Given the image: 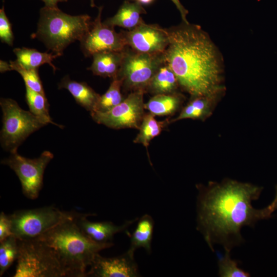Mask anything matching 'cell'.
<instances>
[{
  "instance_id": "8992f818",
  "label": "cell",
  "mask_w": 277,
  "mask_h": 277,
  "mask_svg": "<svg viewBox=\"0 0 277 277\" xmlns=\"http://www.w3.org/2000/svg\"><path fill=\"white\" fill-rule=\"evenodd\" d=\"M84 213L61 210L53 206L16 210L9 214L13 235L18 239H35L58 224Z\"/></svg>"
},
{
  "instance_id": "e575fe53",
  "label": "cell",
  "mask_w": 277,
  "mask_h": 277,
  "mask_svg": "<svg viewBox=\"0 0 277 277\" xmlns=\"http://www.w3.org/2000/svg\"><path fill=\"white\" fill-rule=\"evenodd\" d=\"M142 5H148L152 3L154 0H136Z\"/></svg>"
},
{
  "instance_id": "6da1fadb",
  "label": "cell",
  "mask_w": 277,
  "mask_h": 277,
  "mask_svg": "<svg viewBox=\"0 0 277 277\" xmlns=\"http://www.w3.org/2000/svg\"><path fill=\"white\" fill-rule=\"evenodd\" d=\"M197 188V229L212 251L215 244L231 251L243 242L244 226H253L272 214L268 206L260 209L252 206L263 189L258 186L226 180Z\"/></svg>"
},
{
  "instance_id": "cb8c5ba5",
  "label": "cell",
  "mask_w": 277,
  "mask_h": 277,
  "mask_svg": "<svg viewBox=\"0 0 277 277\" xmlns=\"http://www.w3.org/2000/svg\"><path fill=\"white\" fill-rule=\"evenodd\" d=\"M26 100L29 111L46 125L52 124L60 128L63 127L52 121L49 113V105L45 95L26 87Z\"/></svg>"
},
{
  "instance_id": "5b68a950",
  "label": "cell",
  "mask_w": 277,
  "mask_h": 277,
  "mask_svg": "<svg viewBox=\"0 0 277 277\" xmlns=\"http://www.w3.org/2000/svg\"><path fill=\"white\" fill-rule=\"evenodd\" d=\"M14 277H65L59 261L48 245L38 239H18Z\"/></svg>"
},
{
  "instance_id": "4dcf8cb0",
  "label": "cell",
  "mask_w": 277,
  "mask_h": 277,
  "mask_svg": "<svg viewBox=\"0 0 277 277\" xmlns=\"http://www.w3.org/2000/svg\"><path fill=\"white\" fill-rule=\"evenodd\" d=\"M175 5L176 8L180 13L181 17L183 22L188 23L187 19V15L188 13V10L185 8L183 5L181 3L180 0H170Z\"/></svg>"
},
{
  "instance_id": "e0dca14e",
  "label": "cell",
  "mask_w": 277,
  "mask_h": 277,
  "mask_svg": "<svg viewBox=\"0 0 277 277\" xmlns=\"http://www.w3.org/2000/svg\"><path fill=\"white\" fill-rule=\"evenodd\" d=\"M146 13L145 9L137 1L130 2L125 1L115 15L103 22L112 27L118 26L130 30L143 21L141 15Z\"/></svg>"
},
{
  "instance_id": "7402d4cb",
  "label": "cell",
  "mask_w": 277,
  "mask_h": 277,
  "mask_svg": "<svg viewBox=\"0 0 277 277\" xmlns=\"http://www.w3.org/2000/svg\"><path fill=\"white\" fill-rule=\"evenodd\" d=\"M13 52L16 56V61L23 66L28 69H38L44 64L49 65L55 71L56 67L53 61L60 56L52 52H42L34 49L26 47L16 48Z\"/></svg>"
},
{
  "instance_id": "4fadbf2b",
  "label": "cell",
  "mask_w": 277,
  "mask_h": 277,
  "mask_svg": "<svg viewBox=\"0 0 277 277\" xmlns=\"http://www.w3.org/2000/svg\"><path fill=\"white\" fill-rule=\"evenodd\" d=\"M86 276L136 277L139 276L134 255L128 251L113 258H105L97 253L93 260Z\"/></svg>"
},
{
  "instance_id": "603a6c76",
  "label": "cell",
  "mask_w": 277,
  "mask_h": 277,
  "mask_svg": "<svg viewBox=\"0 0 277 277\" xmlns=\"http://www.w3.org/2000/svg\"><path fill=\"white\" fill-rule=\"evenodd\" d=\"M169 123L170 121L168 119L159 121L152 113H145L138 129L139 132L133 142L143 145L147 150L151 141L160 135Z\"/></svg>"
},
{
  "instance_id": "d6986e66",
  "label": "cell",
  "mask_w": 277,
  "mask_h": 277,
  "mask_svg": "<svg viewBox=\"0 0 277 277\" xmlns=\"http://www.w3.org/2000/svg\"><path fill=\"white\" fill-rule=\"evenodd\" d=\"M183 99L177 92L154 95L144 104V108L155 116H170L179 109Z\"/></svg>"
},
{
  "instance_id": "d4e9b609",
  "label": "cell",
  "mask_w": 277,
  "mask_h": 277,
  "mask_svg": "<svg viewBox=\"0 0 277 277\" xmlns=\"http://www.w3.org/2000/svg\"><path fill=\"white\" fill-rule=\"evenodd\" d=\"M122 85L121 79L118 77L113 78L106 92L100 96L93 111L106 112L120 104L125 98L121 92Z\"/></svg>"
},
{
  "instance_id": "2e32d148",
  "label": "cell",
  "mask_w": 277,
  "mask_h": 277,
  "mask_svg": "<svg viewBox=\"0 0 277 277\" xmlns=\"http://www.w3.org/2000/svg\"><path fill=\"white\" fill-rule=\"evenodd\" d=\"M222 92L191 97L190 101L182 109L179 115L170 120V123L188 118L204 120L212 113L213 106Z\"/></svg>"
},
{
  "instance_id": "4316f807",
  "label": "cell",
  "mask_w": 277,
  "mask_h": 277,
  "mask_svg": "<svg viewBox=\"0 0 277 277\" xmlns=\"http://www.w3.org/2000/svg\"><path fill=\"white\" fill-rule=\"evenodd\" d=\"M11 70L17 71L24 80L26 87L30 89L45 95L44 88L40 79L38 69H28L24 67L16 60L9 62Z\"/></svg>"
},
{
  "instance_id": "5bb4252c",
  "label": "cell",
  "mask_w": 277,
  "mask_h": 277,
  "mask_svg": "<svg viewBox=\"0 0 277 277\" xmlns=\"http://www.w3.org/2000/svg\"><path fill=\"white\" fill-rule=\"evenodd\" d=\"M94 214H84L78 217L76 222L82 232L92 240L99 243L111 242L113 236L126 230L127 228L138 219L126 221L124 224L117 226L111 222H93L87 217Z\"/></svg>"
},
{
  "instance_id": "ffe728a7",
  "label": "cell",
  "mask_w": 277,
  "mask_h": 277,
  "mask_svg": "<svg viewBox=\"0 0 277 277\" xmlns=\"http://www.w3.org/2000/svg\"><path fill=\"white\" fill-rule=\"evenodd\" d=\"M179 86L175 74L165 63L151 79L146 92H149L153 95L172 94L176 92Z\"/></svg>"
},
{
  "instance_id": "d6a6232c",
  "label": "cell",
  "mask_w": 277,
  "mask_h": 277,
  "mask_svg": "<svg viewBox=\"0 0 277 277\" xmlns=\"http://www.w3.org/2000/svg\"><path fill=\"white\" fill-rule=\"evenodd\" d=\"M268 207L272 213L277 209V186L275 187V194L274 199Z\"/></svg>"
},
{
  "instance_id": "30bf717a",
  "label": "cell",
  "mask_w": 277,
  "mask_h": 277,
  "mask_svg": "<svg viewBox=\"0 0 277 277\" xmlns=\"http://www.w3.org/2000/svg\"><path fill=\"white\" fill-rule=\"evenodd\" d=\"M144 91L131 92L118 105L104 112H90L92 119L97 124L114 129L132 128L138 129L145 114Z\"/></svg>"
},
{
  "instance_id": "f546056e",
  "label": "cell",
  "mask_w": 277,
  "mask_h": 277,
  "mask_svg": "<svg viewBox=\"0 0 277 277\" xmlns=\"http://www.w3.org/2000/svg\"><path fill=\"white\" fill-rule=\"evenodd\" d=\"M13 235L12 232V224L9 215L4 212L0 214V242L6 238Z\"/></svg>"
},
{
  "instance_id": "7c38bea8",
  "label": "cell",
  "mask_w": 277,
  "mask_h": 277,
  "mask_svg": "<svg viewBox=\"0 0 277 277\" xmlns=\"http://www.w3.org/2000/svg\"><path fill=\"white\" fill-rule=\"evenodd\" d=\"M122 33L127 47L137 52L163 53L169 44L167 29L143 21L136 27Z\"/></svg>"
},
{
  "instance_id": "277c9868",
  "label": "cell",
  "mask_w": 277,
  "mask_h": 277,
  "mask_svg": "<svg viewBox=\"0 0 277 277\" xmlns=\"http://www.w3.org/2000/svg\"><path fill=\"white\" fill-rule=\"evenodd\" d=\"M88 14L71 15L56 8L43 7L36 32L31 37L41 41L52 53L61 56L71 43L80 41L90 26Z\"/></svg>"
},
{
  "instance_id": "44dd1931",
  "label": "cell",
  "mask_w": 277,
  "mask_h": 277,
  "mask_svg": "<svg viewBox=\"0 0 277 277\" xmlns=\"http://www.w3.org/2000/svg\"><path fill=\"white\" fill-rule=\"evenodd\" d=\"M154 221L148 214H145L138 220L136 227L130 235V245L128 251L134 255L139 248H144L150 253L151 251Z\"/></svg>"
},
{
  "instance_id": "d590c367",
  "label": "cell",
  "mask_w": 277,
  "mask_h": 277,
  "mask_svg": "<svg viewBox=\"0 0 277 277\" xmlns=\"http://www.w3.org/2000/svg\"><path fill=\"white\" fill-rule=\"evenodd\" d=\"M90 6L91 7H94L95 5V0H90Z\"/></svg>"
},
{
  "instance_id": "52a82bcc",
  "label": "cell",
  "mask_w": 277,
  "mask_h": 277,
  "mask_svg": "<svg viewBox=\"0 0 277 277\" xmlns=\"http://www.w3.org/2000/svg\"><path fill=\"white\" fill-rule=\"evenodd\" d=\"M0 105L3 112L1 143L2 147L10 153L17 151L29 135L46 125L30 111L22 109L12 99L1 98Z\"/></svg>"
},
{
  "instance_id": "9c48e42d",
  "label": "cell",
  "mask_w": 277,
  "mask_h": 277,
  "mask_svg": "<svg viewBox=\"0 0 277 277\" xmlns=\"http://www.w3.org/2000/svg\"><path fill=\"white\" fill-rule=\"evenodd\" d=\"M53 158V154L49 151H45L38 157L33 159L24 157L14 151L1 163L15 172L21 182L24 195L34 200L38 197L43 187L45 169Z\"/></svg>"
},
{
  "instance_id": "3957f363",
  "label": "cell",
  "mask_w": 277,
  "mask_h": 277,
  "mask_svg": "<svg viewBox=\"0 0 277 277\" xmlns=\"http://www.w3.org/2000/svg\"><path fill=\"white\" fill-rule=\"evenodd\" d=\"M77 219L66 221L36 238L53 249L65 277L86 276L87 268L95 256L113 245L90 239L78 227Z\"/></svg>"
},
{
  "instance_id": "1f68e13d",
  "label": "cell",
  "mask_w": 277,
  "mask_h": 277,
  "mask_svg": "<svg viewBox=\"0 0 277 277\" xmlns=\"http://www.w3.org/2000/svg\"><path fill=\"white\" fill-rule=\"evenodd\" d=\"M45 4V6L48 8H56L60 2H66L68 0H42Z\"/></svg>"
},
{
  "instance_id": "8fae6325",
  "label": "cell",
  "mask_w": 277,
  "mask_h": 277,
  "mask_svg": "<svg viewBox=\"0 0 277 277\" xmlns=\"http://www.w3.org/2000/svg\"><path fill=\"white\" fill-rule=\"evenodd\" d=\"M103 8V6L98 8L97 16L80 41L81 49L86 56L105 51H122L127 47L122 32H116L114 27L102 22Z\"/></svg>"
},
{
  "instance_id": "ba28073f",
  "label": "cell",
  "mask_w": 277,
  "mask_h": 277,
  "mask_svg": "<svg viewBox=\"0 0 277 277\" xmlns=\"http://www.w3.org/2000/svg\"><path fill=\"white\" fill-rule=\"evenodd\" d=\"M165 63L164 53L148 54L125 49L117 77L125 89L146 93L151 79Z\"/></svg>"
},
{
  "instance_id": "9a60e30c",
  "label": "cell",
  "mask_w": 277,
  "mask_h": 277,
  "mask_svg": "<svg viewBox=\"0 0 277 277\" xmlns=\"http://www.w3.org/2000/svg\"><path fill=\"white\" fill-rule=\"evenodd\" d=\"M124 50L105 51L94 54L92 56V63L88 69L95 75L112 79L117 77L124 55Z\"/></svg>"
},
{
  "instance_id": "836d02e7",
  "label": "cell",
  "mask_w": 277,
  "mask_h": 277,
  "mask_svg": "<svg viewBox=\"0 0 277 277\" xmlns=\"http://www.w3.org/2000/svg\"><path fill=\"white\" fill-rule=\"evenodd\" d=\"M11 70L10 63H8L3 60L0 61V71L4 73Z\"/></svg>"
},
{
  "instance_id": "f1b7e54d",
  "label": "cell",
  "mask_w": 277,
  "mask_h": 277,
  "mask_svg": "<svg viewBox=\"0 0 277 277\" xmlns=\"http://www.w3.org/2000/svg\"><path fill=\"white\" fill-rule=\"evenodd\" d=\"M0 39L2 43L12 46L14 36L10 23L5 11L4 6L0 9Z\"/></svg>"
},
{
  "instance_id": "484cf974",
  "label": "cell",
  "mask_w": 277,
  "mask_h": 277,
  "mask_svg": "<svg viewBox=\"0 0 277 277\" xmlns=\"http://www.w3.org/2000/svg\"><path fill=\"white\" fill-rule=\"evenodd\" d=\"M18 254V239L14 235L0 242V276L17 260Z\"/></svg>"
},
{
  "instance_id": "ac0fdd59",
  "label": "cell",
  "mask_w": 277,
  "mask_h": 277,
  "mask_svg": "<svg viewBox=\"0 0 277 277\" xmlns=\"http://www.w3.org/2000/svg\"><path fill=\"white\" fill-rule=\"evenodd\" d=\"M58 88L67 90L77 104L90 112L95 110L101 96L86 83L71 80L68 76L62 79Z\"/></svg>"
},
{
  "instance_id": "83f0119b",
  "label": "cell",
  "mask_w": 277,
  "mask_h": 277,
  "mask_svg": "<svg viewBox=\"0 0 277 277\" xmlns=\"http://www.w3.org/2000/svg\"><path fill=\"white\" fill-rule=\"evenodd\" d=\"M230 251L224 255L218 254L219 275L221 277H248L250 274L238 266L237 261L231 259Z\"/></svg>"
},
{
  "instance_id": "7a4b0ae2",
  "label": "cell",
  "mask_w": 277,
  "mask_h": 277,
  "mask_svg": "<svg viewBox=\"0 0 277 277\" xmlns=\"http://www.w3.org/2000/svg\"><path fill=\"white\" fill-rule=\"evenodd\" d=\"M166 63L191 97L222 92L223 63L217 47L200 26L183 22L167 29Z\"/></svg>"
}]
</instances>
